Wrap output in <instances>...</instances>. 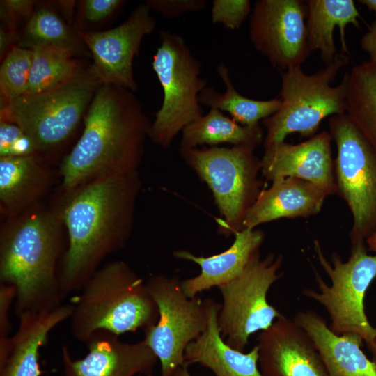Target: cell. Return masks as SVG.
Instances as JSON below:
<instances>
[{"label": "cell", "mask_w": 376, "mask_h": 376, "mask_svg": "<svg viewBox=\"0 0 376 376\" xmlns=\"http://www.w3.org/2000/svg\"><path fill=\"white\" fill-rule=\"evenodd\" d=\"M140 188L136 171L97 178L61 192L67 240L58 269L63 298L81 290L104 260L125 246Z\"/></svg>", "instance_id": "obj_1"}, {"label": "cell", "mask_w": 376, "mask_h": 376, "mask_svg": "<svg viewBox=\"0 0 376 376\" xmlns=\"http://www.w3.org/2000/svg\"><path fill=\"white\" fill-rule=\"evenodd\" d=\"M151 124L133 91L101 84L84 118L79 139L61 164V191L137 171Z\"/></svg>", "instance_id": "obj_2"}, {"label": "cell", "mask_w": 376, "mask_h": 376, "mask_svg": "<svg viewBox=\"0 0 376 376\" xmlns=\"http://www.w3.org/2000/svg\"><path fill=\"white\" fill-rule=\"evenodd\" d=\"M61 197L6 219L0 230V283L16 290L17 316L62 306L58 269L67 246Z\"/></svg>", "instance_id": "obj_3"}, {"label": "cell", "mask_w": 376, "mask_h": 376, "mask_svg": "<svg viewBox=\"0 0 376 376\" xmlns=\"http://www.w3.org/2000/svg\"><path fill=\"white\" fill-rule=\"evenodd\" d=\"M72 305L71 333L83 343L99 331L117 336L144 331L156 324L159 316L146 280L122 260L107 263L95 271Z\"/></svg>", "instance_id": "obj_4"}, {"label": "cell", "mask_w": 376, "mask_h": 376, "mask_svg": "<svg viewBox=\"0 0 376 376\" xmlns=\"http://www.w3.org/2000/svg\"><path fill=\"white\" fill-rule=\"evenodd\" d=\"M349 60L347 54L340 52L331 64L312 75L304 73L301 67L281 72V105L262 121L267 130L264 147L284 141L292 133L310 139L325 118L345 113L349 72L339 85L331 84Z\"/></svg>", "instance_id": "obj_5"}, {"label": "cell", "mask_w": 376, "mask_h": 376, "mask_svg": "<svg viewBox=\"0 0 376 376\" xmlns=\"http://www.w3.org/2000/svg\"><path fill=\"white\" fill-rule=\"evenodd\" d=\"M100 85L89 66L55 88L1 105L0 120L17 125L42 157L70 138Z\"/></svg>", "instance_id": "obj_6"}, {"label": "cell", "mask_w": 376, "mask_h": 376, "mask_svg": "<svg viewBox=\"0 0 376 376\" xmlns=\"http://www.w3.org/2000/svg\"><path fill=\"white\" fill-rule=\"evenodd\" d=\"M365 243L352 244L346 261L337 252H333L329 260L320 242L315 240L316 258L331 283L327 284L313 269L318 291L305 288L302 295L325 308L331 320L329 327L334 333L357 334L369 348L376 336V328L370 324L365 313L364 297L376 277V255L368 253Z\"/></svg>", "instance_id": "obj_7"}, {"label": "cell", "mask_w": 376, "mask_h": 376, "mask_svg": "<svg viewBox=\"0 0 376 376\" xmlns=\"http://www.w3.org/2000/svg\"><path fill=\"white\" fill-rule=\"evenodd\" d=\"M254 150L245 146L180 148L186 163L212 191L222 216L217 219L218 231L226 237L244 228V219L263 190L258 178L261 159Z\"/></svg>", "instance_id": "obj_8"}, {"label": "cell", "mask_w": 376, "mask_h": 376, "mask_svg": "<svg viewBox=\"0 0 376 376\" xmlns=\"http://www.w3.org/2000/svg\"><path fill=\"white\" fill-rule=\"evenodd\" d=\"M159 34L161 43L152 65L163 90V101L149 137L166 148L180 132L203 115L198 96L207 81L200 77L201 63L182 36L164 30Z\"/></svg>", "instance_id": "obj_9"}, {"label": "cell", "mask_w": 376, "mask_h": 376, "mask_svg": "<svg viewBox=\"0 0 376 376\" xmlns=\"http://www.w3.org/2000/svg\"><path fill=\"white\" fill-rule=\"evenodd\" d=\"M329 127L337 151V194L353 218L350 242H366L376 233V151L346 113L331 116Z\"/></svg>", "instance_id": "obj_10"}, {"label": "cell", "mask_w": 376, "mask_h": 376, "mask_svg": "<svg viewBox=\"0 0 376 376\" xmlns=\"http://www.w3.org/2000/svg\"><path fill=\"white\" fill-rule=\"evenodd\" d=\"M283 256L271 253L262 258L257 251L242 272L218 288L222 304L218 326L226 343L243 352L249 338L267 329L282 314L267 301L271 286L281 276Z\"/></svg>", "instance_id": "obj_11"}, {"label": "cell", "mask_w": 376, "mask_h": 376, "mask_svg": "<svg viewBox=\"0 0 376 376\" xmlns=\"http://www.w3.org/2000/svg\"><path fill=\"white\" fill-rule=\"evenodd\" d=\"M146 282L159 316L143 339L160 362L161 376H172L184 366L187 346L207 327V299L188 297L177 276L150 274Z\"/></svg>", "instance_id": "obj_12"}, {"label": "cell", "mask_w": 376, "mask_h": 376, "mask_svg": "<svg viewBox=\"0 0 376 376\" xmlns=\"http://www.w3.org/2000/svg\"><path fill=\"white\" fill-rule=\"evenodd\" d=\"M306 1L260 0L249 19L255 49L280 72L301 67L311 53L306 31Z\"/></svg>", "instance_id": "obj_13"}, {"label": "cell", "mask_w": 376, "mask_h": 376, "mask_svg": "<svg viewBox=\"0 0 376 376\" xmlns=\"http://www.w3.org/2000/svg\"><path fill=\"white\" fill-rule=\"evenodd\" d=\"M155 28V19L144 4L136 7L120 25L105 31H77L93 58L90 65L100 84L137 89L133 61L143 38Z\"/></svg>", "instance_id": "obj_14"}, {"label": "cell", "mask_w": 376, "mask_h": 376, "mask_svg": "<svg viewBox=\"0 0 376 376\" xmlns=\"http://www.w3.org/2000/svg\"><path fill=\"white\" fill-rule=\"evenodd\" d=\"M84 343L88 352L80 359H74L68 347L63 345V376L149 375L158 361L144 339L127 343L114 334L99 331Z\"/></svg>", "instance_id": "obj_15"}, {"label": "cell", "mask_w": 376, "mask_h": 376, "mask_svg": "<svg viewBox=\"0 0 376 376\" xmlns=\"http://www.w3.org/2000/svg\"><path fill=\"white\" fill-rule=\"evenodd\" d=\"M257 345L263 376H328L311 338L284 315L260 332Z\"/></svg>", "instance_id": "obj_16"}, {"label": "cell", "mask_w": 376, "mask_h": 376, "mask_svg": "<svg viewBox=\"0 0 376 376\" xmlns=\"http://www.w3.org/2000/svg\"><path fill=\"white\" fill-rule=\"evenodd\" d=\"M331 141L329 132L322 131L298 144L284 141L265 147L262 175L272 182L297 178L320 186L329 195L337 194Z\"/></svg>", "instance_id": "obj_17"}, {"label": "cell", "mask_w": 376, "mask_h": 376, "mask_svg": "<svg viewBox=\"0 0 376 376\" xmlns=\"http://www.w3.org/2000/svg\"><path fill=\"white\" fill-rule=\"evenodd\" d=\"M292 319L313 342L328 376H376V366L361 350L364 341L359 336L334 333L311 310L299 311Z\"/></svg>", "instance_id": "obj_18"}, {"label": "cell", "mask_w": 376, "mask_h": 376, "mask_svg": "<svg viewBox=\"0 0 376 376\" xmlns=\"http://www.w3.org/2000/svg\"><path fill=\"white\" fill-rule=\"evenodd\" d=\"M329 194L323 188L299 178L288 177L272 181L263 189L249 210L244 228L258 226L281 218H307L318 214Z\"/></svg>", "instance_id": "obj_19"}, {"label": "cell", "mask_w": 376, "mask_h": 376, "mask_svg": "<svg viewBox=\"0 0 376 376\" xmlns=\"http://www.w3.org/2000/svg\"><path fill=\"white\" fill-rule=\"evenodd\" d=\"M234 235L231 246L218 254L203 257L186 250L173 253L175 258L194 262L201 267L197 276L181 280L182 290L188 297L198 296L213 287L219 288L239 276L252 256L260 251L265 237L262 230L249 228H244Z\"/></svg>", "instance_id": "obj_20"}, {"label": "cell", "mask_w": 376, "mask_h": 376, "mask_svg": "<svg viewBox=\"0 0 376 376\" xmlns=\"http://www.w3.org/2000/svg\"><path fill=\"white\" fill-rule=\"evenodd\" d=\"M52 182V172L39 155L0 158L1 215L12 219L41 203Z\"/></svg>", "instance_id": "obj_21"}, {"label": "cell", "mask_w": 376, "mask_h": 376, "mask_svg": "<svg viewBox=\"0 0 376 376\" xmlns=\"http://www.w3.org/2000/svg\"><path fill=\"white\" fill-rule=\"evenodd\" d=\"M208 301V324L196 340L189 343L184 354V366L198 363L210 369L215 376H263L258 368V346L244 353L228 345L218 326L221 304Z\"/></svg>", "instance_id": "obj_22"}, {"label": "cell", "mask_w": 376, "mask_h": 376, "mask_svg": "<svg viewBox=\"0 0 376 376\" xmlns=\"http://www.w3.org/2000/svg\"><path fill=\"white\" fill-rule=\"evenodd\" d=\"M72 304H63L50 311L24 312L17 318V329L11 336V350L0 376H40V350L52 330L72 313Z\"/></svg>", "instance_id": "obj_23"}, {"label": "cell", "mask_w": 376, "mask_h": 376, "mask_svg": "<svg viewBox=\"0 0 376 376\" xmlns=\"http://www.w3.org/2000/svg\"><path fill=\"white\" fill-rule=\"evenodd\" d=\"M306 21L307 39L312 52L318 50L321 60L327 65L335 59L337 49L334 31L340 30L341 52L349 54L345 40V27L349 24L358 28L360 17L353 0H308Z\"/></svg>", "instance_id": "obj_24"}, {"label": "cell", "mask_w": 376, "mask_h": 376, "mask_svg": "<svg viewBox=\"0 0 376 376\" xmlns=\"http://www.w3.org/2000/svg\"><path fill=\"white\" fill-rule=\"evenodd\" d=\"M263 141L260 125L244 126L217 109L188 124L182 131L180 148H194L200 145L230 143L256 148Z\"/></svg>", "instance_id": "obj_25"}, {"label": "cell", "mask_w": 376, "mask_h": 376, "mask_svg": "<svg viewBox=\"0 0 376 376\" xmlns=\"http://www.w3.org/2000/svg\"><path fill=\"white\" fill-rule=\"evenodd\" d=\"M217 72L226 90L220 93L206 86L199 94L201 104L229 113L234 120L244 126L254 127L259 121L271 116L281 107L280 98L256 100L242 95L235 88L228 67L220 63Z\"/></svg>", "instance_id": "obj_26"}, {"label": "cell", "mask_w": 376, "mask_h": 376, "mask_svg": "<svg viewBox=\"0 0 376 376\" xmlns=\"http://www.w3.org/2000/svg\"><path fill=\"white\" fill-rule=\"evenodd\" d=\"M345 113L376 151V64L363 62L349 72Z\"/></svg>", "instance_id": "obj_27"}, {"label": "cell", "mask_w": 376, "mask_h": 376, "mask_svg": "<svg viewBox=\"0 0 376 376\" xmlns=\"http://www.w3.org/2000/svg\"><path fill=\"white\" fill-rule=\"evenodd\" d=\"M33 59L26 94L55 88L68 81L82 68L74 58L76 52L62 46H39L32 49Z\"/></svg>", "instance_id": "obj_28"}, {"label": "cell", "mask_w": 376, "mask_h": 376, "mask_svg": "<svg viewBox=\"0 0 376 376\" xmlns=\"http://www.w3.org/2000/svg\"><path fill=\"white\" fill-rule=\"evenodd\" d=\"M84 44L75 30H72L53 8L40 6L25 24L19 36V46L33 49L39 46H62L76 52Z\"/></svg>", "instance_id": "obj_29"}, {"label": "cell", "mask_w": 376, "mask_h": 376, "mask_svg": "<svg viewBox=\"0 0 376 376\" xmlns=\"http://www.w3.org/2000/svg\"><path fill=\"white\" fill-rule=\"evenodd\" d=\"M33 51L19 45L13 47L0 67L1 105L25 94L31 73Z\"/></svg>", "instance_id": "obj_30"}, {"label": "cell", "mask_w": 376, "mask_h": 376, "mask_svg": "<svg viewBox=\"0 0 376 376\" xmlns=\"http://www.w3.org/2000/svg\"><path fill=\"white\" fill-rule=\"evenodd\" d=\"M36 155L25 132L16 124L0 120V158Z\"/></svg>", "instance_id": "obj_31"}, {"label": "cell", "mask_w": 376, "mask_h": 376, "mask_svg": "<svg viewBox=\"0 0 376 376\" xmlns=\"http://www.w3.org/2000/svg\"><path fill=\"white\" fill-rule=\"evenodd\" d=\"M252 11L249 0H214L211 21L230 30L239 29Z\"/></svg>", "instance_id": "obj_32"}, {"label": "cell", "mask_w": 376, "mask_h": 376, "mask_svg": "<svg viewBox=\"0 0 376 376\" xmlns=\"http://www.w3.org/2000/svg\"><path fill=\"white\" fill-rule=\"evenodd\" d=\"M125 3L121 0H84L80 3L75 31H79L83 24H98L114 14Z\"/></svg>", "instance_id": "obj_33"}, {"label": "cell", "mask_w": 376, "mask_h": 376, "mask_svg": "<svg viewBox=\"0 0 376 376\" xmlns=\"http://www.w3.org/2000/svg\"><path fill=\"white\" fill-rule=\"evenodd\" d=\"M145 4L163 17L174 18L187 13L198 12L206 6L205 0H148Z\"/></svg>", "instance_id": "obj_34"}, {"label": "cell", "mask_w": 376, "mask_h": 376, "mask_svg": "<svg viewBox=\"0 0 376 376\" xmlns=\"http://www.w3.org/2000/svg\"><path fill=\"white\" fill-rule=\"evenodd\" d=\"M34 5L35 1L30 0L1 1V21L15 28L21 22L26 23L35 10Z\"/></svg>", "instance_id": "obj_35"}, {"label": "cell", "mask_w": 376, "mask_h": 376, "mask_svg": "<svg viewBox=\"0 0 376 376\" xmlns=\"http://www.w3.org/2000/svg\"><path fill=\"white\" fill-rule=\"evenodd\" d=\"M16 290L13 285L0 283V341L10 338L11 330L10 311L14 305Z\"/></svg>", "instance_id": "obj_36"}, {"label": "cell", "mask_w": 376, "mask_h": 376, "mask_svg": "<svg viewBox=\"0 0 376 376\" xmlns=\"http://www.w3.org/2000/svg\"><path fill=\"white\" fill-rule=\"evenodd\" d=\"M361 46L368 54L369 61L376 64V20L372 23L368 32L362 37Z\"/></svg>", "instance_id": "obj_37"}, {"label": "cell", "mask_w": 376, "mask_h": 376, "mask_svg": "<svg viewBox=\"0 0 376 376\" xmlns=\"http://www.w3.org/2000/svg\"><path fill=\"white\" fill-rule=\"evenodd\" d=\"M75 3H76L75 1H57V5H59V8L64 14L68 24L72 23V22L73 21L72 17L74 15L73 13Z\"/></svg>", "instance_id": "obj_38"}, {"label": "cell", "mask_w": 376, "mask_h": 376, "mask_svg": "<svg viewBox=\"0 0 376 376\" xmlns=\"http://www.w3.org/2000/svg\"><path fill=\"white\" fill-rule=\"evenodd\" d=\"M368 248L376 255V233L366 240Z\"/></svg>", "instance_id": "obj_39"}, {"label": "cell", "mask_w": 376, "mask_h": 376, "mask_svg": "<svg viewBox=\"0 0 376 376\" xmlns=\"http://www.w3.org/2000/svg\"><path fill=\"white\" fill-rule=\"evenodd\" d=\"M172 376H191L188 370V368L185 366H182L178 368L173 373Z\"/></svg>", "instance_id": "obj_40"}, {"label": "cell", "mask_w": 376, "mask_h": 376, "mask_svg": "<svg viewBox=\"0 0 376 376\" xmlns=\"http://www.w3.org/2000/svg\"><path fill=\"white\" fill-rule=\"evenodd\" d=\"M358 2L365 5L370 10L376 14V0H359Z\"/></svg>", "instance_id": "obj_41"}, {"label": "cell", "mask_w": 376, "mask_h": 376, "mask_svg": "<svg viewBox=\"0 0 376 376\" xmlns=\"http://www.w3.org/2000/svg\"><path fill=\"white\" fill-rule=\"evenodd\" d=\"M372 354V361L376 366V336L375 337L371 345L368 348Z\"/></svg>", "instance_id": "obj_42"}, {"label": "cell", "mask_w": 376, "mask_h": 376, "mask_svg": "<svg viewBox=\"0 0 376 376\" xmlns=\"http://www.w3.org/2000/svg\"><path fill=\"white\" fill-rule=\"evenodd\" d=\"M138 376H152V374H149V375H139Z\"/></svg>", "instance_id": "obj_43"}]
</instances>
